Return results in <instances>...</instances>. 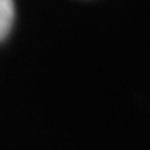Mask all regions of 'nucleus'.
Masks as SVG:
<instances>
[{
  "instance_id": "f257e3e1",
  "label": "nucleus",
  "mask_w": 150,
  "mask_h": 150,
  "mask_svg": "<svg viewBox=\"0 0 150 150\" xmlns=\"http://www.w3.org/2000/svg\"><path fill=\"white\" fill-rule=\"evenodd\" d=\"M15 17L13 0H0V42L8 35Z\"/></svg>"
}]
</instances>
